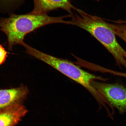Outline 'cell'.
Returning <instances> with one entry per match:
<instances>
[{
    "label": "cell",
    "instance_id": "3957f363",
    "mask_svg": "<svg viewBox=\"0 0 126 126\" xmlns=\"http://www.w3.org/2000/svg\"><path fill=\"white\" fill-rule=\"evenodd\" d=\"M23 46L28 54L51 66L84 87L100 104L104 102L103 96L92 85L91 83L96 80L105 81L107 79L89 73L70 61L42 52L26 43Z\"/></svg>",
    "mask_w": 126,
    "mask_h": 126
},
{
    "label": "cell",
    "instance_id": "7a4b0ae2",
    "mask_svg": "<svg viewBox=\"0 0 126 126\" xmlns=\"http://www.w3.org/2000/svg\"><path fill=\"white\" fill-rule=\"evenodd\" d=\"M70 15L60 17L49 16L47 14L13 15L7 18L0 19V30L7 38L9 49L14 46L21 45L28 34L42 27L52 24H66L65 19Z\"/></svg>",
    "mask_w": 126,
    "mask_h": 126
},
{
    "label": "cell",
    "instance_id": "9c48e42d",
    "mask_svg": "<svg viewBox=\"0 0 126 126\" xmlns=\"http://www.w3.org/2000/svg\"><path fill=\"white\" fill-rule=\"evenodd\" d=\"M7 53L5 48L0 45V65L5 61L7 57Z\"/></svg>",
    "mask_w": 126,
    "mask_h": 126
},
{
    "label": "cell",
    "instance_id": "5b68a950",
    "mask_svg": "<svg viewBox=\"0 0 126 126\" xmlns=\"http://www.w3.org/2000/svg\"><path fill=\"white\" fill-rule=\"evenodd\" d=\"M33 9L30 14L33 15L47 14V12L58 9L66 11L71 16L73 14L72 10L78 8L74 6L69 0H33Z\"/></svg>",
    "mask_w": 126,
    "mask_h": 126
},
{
    "label": "cell",
    "instance_id": "30bf717a",
    "mask_svg": "<svg viewBox=\"0 0 126 126\" xmlns=\"http://www.w3.org/2000/svg\"><path fill=\"white\" fill-rule=\"evenodd\" d=\"M117 76L126 78V73L120 72H118L116 73Z\"/></svg>",
    "mask_w": 126,
    "mask_h": 126
},
{
    "label": "cell",
    "instance_id": "8992f818",
    "mask_svg": "<svg viewBox=\"0 0 126 126\" xmlns=\"http://www.w3.org/2000/svg\"><path fill=\"white\" fill-rule=\"evenodd\" d=\"M28 92V88L23 85L17 88L0 89V110L15 104L22 103Z\"/></svg>",
    "mask_w": 126,
    "mask_h": 126
},
{
    "label": "cell",
    "instance_id": "7c38bea8",
    "mask_svg": "<svg viewBox=\"0 0 126 126\" xmlns=\"http://www.w3.org/2000/svg\"><path fill=\"white\" fill-rule=\"evenodd\" d=\"M93 0L96 1H99V0Z\"/></svg>",
    "mask_w": 126,
    "mask_h": 126
},
{
    "label": "cell",
    "instance_id": "8fae6325",
    "mask_svg": "<svg viewBox=\"0 0 126 126\" xmlns=\"http://www.w3.org/2000/svg\"><path fill=\"white\" fill-rule=\"evenodd\" d=\"M16 0H0V1H2L3 2H12L16 1Z\"/></svg>",
    "mask_w": 126,
    "mask_h": 126
},
{
    "label": "cell",
    "instance_id": "277c9868",
    "mask_svg": "<svg viewBox=\"0 0 126 126\" xmlns=\"http://www.w3.org/2000/svg\"><path fill=\"white\" fill-rule=\"evenodd\" d=\"M91 85L103 96L113 111L117 109L121 114L126 112V87L118 83H108L95 81Z\"/></svg>",
    "mask_w": 126,
    "mask_h": 126
},
{
    "label": "cell",
    "instance_id": "ba28073f",
    "mask_svg": "<svg viewBox=\"0 0 126 126\" xmlns=\"http://www.w3.org/2000/svg\"><path fill=\"white\" fill-rule=\"evenodd\" d=\"M111 22L109 23L115 34L126 43V19H119Z\"/></svg>",
    "mask_w": 126,
    "mask_h": 126
},
{
    "label": "cell",
    "instance_id": "6da1fadb",
    "mask_svg": "<svg viewBox=\"0 0 126 126\" xmlns=\"http://www.w3.org/2000/svg\"><path fill=\"white\" fill-rule=\"evenodd\" d=\"M70 16L67 24L78 27L91 34L111 53L116 65L126 69V51L118 43L115 34L108 22L100 17L90 15L78 9Z\"/></svg>",
    "mask_w": 126,
    "mask_h": 126
},
{
    "label": "cell",
    "instance_id": "52a82bcc",
    "mask_svg": "<svg viewBox=\"0 0 126 126\" xmlns=\"http://www.w3.org/2000/svg\"><path fill=\"white\" fill-rule=\"evenodd\" d=\"M22 103L13 105L0 110V126H14L27 113Z\"/></svg>",
    "mask_w": 126,
    "mask_h": 126
}]
</instances>
